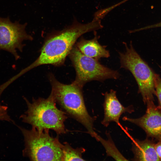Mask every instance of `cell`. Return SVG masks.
Masks as SVG:
<instances>
[{"instance_id":"5","label":"cell","mask_w":161,"mask_h":161,"mask_svg":"<svg viewBox=\"0 0 161 161\" xmlns=\"http://www.w3.org/2000/svg\"><path fill=\"white\" fill-rule=\"evenodd\" d=\"M124 44L125 51L118 53L121 67L128 70L133 75L138 86V92L144 103L154 101L155 73L136 51L131 42L129 47L126 43Z\"/></svg>"},{"instance_id":"13","label":"cell","mask_w":161,"mask_h":161,"mask_svg":"<svg viewBox=\"0 0 161 161\" xmlns=\"http://www.w3.org/2000/svg\"><path fill=\"white\" fill-rule=\"evenodd\" d=\"M62 147L63 154V161H85L82 157V154L86 150L83 147L74 148L66 142H64Z\"/></svg>"},{"instance_id":"12","label":"cell","mask_w":161,"mask_h":161,"mask_svg":"<svg viewBox=\"0 0 161 161\" xmlns=\"http://www.w3.org/2000/svg\"><path fill=\"white\" fill-rule=\"evenodd\" d=\"M108 140H105L97 134L95 138L100 142L105 148L108 156L111 157L116 160L127 161L118 150L112 140L109 133H106Z\"/></svg>"},{"instance_id":"10","label":"cell","mask_w":161,"mask_h":161,"mask_svg":"<svg viewBox=\"0 0 161 161\" xmlns=\"http://www.w3.org/2000/svg\"><path fill=\"white\" fill-rule=\"evenodd\" d=\"M154 142L148 137L143 140L134 139L131 151L134 161H161L155 149Z\"/></svg>"},{"instance_id":"16","label":"cell","mask_w":161,"mask_h":161,"mask_svg":"<svg viewBox=\"0 0 161 161\" xmlns=\"http://www.w3.org/2000/svg\"><path fill=\"white\" fill-rule=\"evenodd\" d=\"M155 147L157 154L161 160V141L155 144Z\"/></svg>"},{"instance_id":"4","label":"cell","mask_w":161,"mask_h":161,"mask_svg":"<svg viewBox=\"0 0 161 161\" xmlns=\"http://www.w3.org/2000/svg\"><path fill=\"white\" fill-rule=\"evenodd\" d=\"M18 127L24 138V157L31 161H63V144L58 137L50 135L49 129L39 131L34 128L27 129Z\"/></svg>"},{"instance_id":"6","label":"cell","mask_w":161,"mask_h":161,"mask_svg":"<svg viewBox=\"0 0 161 161\" xmlns=\"http://www.w3.org/2000/svg\"><path fill=\"white\" fill-rule=\"evenodd\" d=\"M76 73L75 84L83 88L86 83L96 80L102 81L109 79H117L120 76L117 71L101 64L98 60L83 54L75 45L69 55Z\"/></svg>"},{"instance_id":"2","label":"cell","mask_w":161,"mask_h":161,"mask_svg":"<svg viewBox=\"0 0 161 161\" xmlns=\"http://www.w3.org/2000/svg\"><path fill=\"white\" fill-rule=\"evenodd\" d=\"M52 86L51 93L57 103L67 116L80 123L88 133L94 138L97 134L94 130L95 118L88 112L84 100L82 88L73 82L63 84L59 81L52 74L49 75Z\"/></svg>"},{"instance_id":"15","label":"cell","mask_w":161,"mask_h":161,"mask_svg":"<svg viewBox=\"0 0 161 161\" xmlns=\"http://www.w3.org/2000/svg\"><path fill=\"white\" fill-rule=\"evenodd\" d=\"M0 121L12 122L13 121L8 114L7 106L0 104Z\"/></svg>"},{"instance_id":"17","label":"cell","mask_w":161,"mask_h":161,"mask_svg":"<svg viewBox=\"0 0 161 161\" xmlns=\"http://www.w3.org/2000/svg\"><path fill=\"white\" fill-rule=\"evenodd\" d=\"M158 27H161V22L153 25L147 26L145 27L140 29L139 30H145Z\"/></svg>"},{"instance_id":"14","label":"cell","mask_w":161,"mask_h":161,"mask_svg":"<svg viewBox=\"0 0 161 161\" xmlns=\"http://www.w3.org/2000/svg\"><path fill=\"white\" fill-rule=\"evenodd\" d=\"M154 83L155 95L157 97L159 103L158 106L161 110V77L155 73L154 74Z\"/></svg>"},{"instance_id":"3","label":"cell","mask_w":161,"mask_h":161,"mask_svg":"<svg viewBox=\"0 0 161 161\" xmlns=\"http://www.w3.org/2000/svg\"><path fill=\"white\" fill-rule=\"evenodd\" d=\"M27 109L20 117L22 121L39 130H54L58 135L66 133L64 122L67 115L56 106L55 98L51 93L47 98H33L31 102L24 97Z\"/></svg>"},{"instance_id":"11","label":"cell","mask_w":161,"mask_h":161,"mask_svg":"<svg viewBox=\"0 0 161 161\" xmlns=\"http://www.w3.org/2000/svg\"><path fill=\"white\" fill-rule=\"evenodd\" d=\"M94 36L91 40H86L82 37L75 45L83 54L97 60L109 57V51L106 49V47L99 43L98 37L95 31Z\"/></svg>"},{"instance_id":"18","label":"cell","mask_w":161,"mask_h":161,"mask_svg":"<svg viewBox=\"0 0 161 161\" xmlns=\"http://www.w3.org/2000/svg\"><path fill=\"white\" fill-rule=\"evenodd\" d=\"M160 70H161V67L160 66Z\"/></svg>"},{"instance_id":"9","label":"cell","mask_w":161,"mask_h":161,"mask_svg":"<svg viewBox=\"0 0 161 161\" xmlns=\"http://www.w3.org/2000/svg\"><path fill=\"white\" fill-rule=\"evenodd\" d=\"M103 107L104 117L101 123L106 127L108 126L112 122L119 124V119L122 114L126 113H131L134 111L133 106H124L117 98L116 92L113 90L104 94Z\"/></svg>"},{"instance_id":"7","label":"cell","mask_w":161,"mask_h":161,"mask_svg":"<svg viewBox=\"0 0 161 161\" xmlns=\"http://www.w3.org/2000/svg\"><path fill=\"white\" fill-rule=\"evenodd\" d=\"M27 23L20 24L19 21H11L9 17H0V49L11 54L16 60L20 58L17 52L23 51L26 40L33 38L26 31Z\"/></svg>"},{"instance_id":"8","label":"cell","mask_w":161,"mask_h":161,"mask_svg":"<svg viewBox=\"0 0 161 161\" xmlns=\"http://www.w3.org/2000/svg\"><path fill=\"white\" fill-rule=\"evenodd\" d=\"M146 104L147 109L142 116L137 118L125 116L123 119L141 128L145 132L147 137L161 141V110L154 104V101L149 102Z\"/></svg>"},{"instance_id":"1","label":"cell","mask_w":161,"mask_h":161,"mask_svg":"<svg viewBox=\"0 0 161 161\" xmlns=\"http://www.w3.org/2000/svg\"><path fill=\"white\" fill-rule=\"evenodd\" d=\"M103 27L99 19L94 18L92 21L86 24L75 21L71 25L63 30L52 33L45 40L38 58L16 75V77L18 78L40 65H62L79 37L86 33Z\"/></svg>"}]
</instances>
